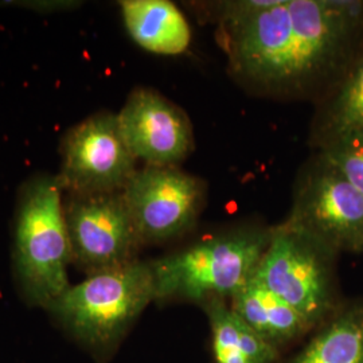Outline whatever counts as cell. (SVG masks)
I'll return each mask as SVG.
<instances>
[{"label": "cell", "instance_id": "cell-2", "mask_svg": "<svg viewBox=\"0 0 363 363\" xmlns=\"http://www.w3.org/2000/svg\"><path fill=\"white\" fill-rule=\"evenodd\" d=\"M156 300L151 261L89 274L49 306L58 323L97 357L116 350L128 330Z\"/></svg>", "mask_w": 363, "mask_h": 363}, {"label": "cell", "instance_id": "cell-17", "mask_svg": "<svg viewBox=\"0 0 363 363\" xmlns=\"http://www.w3.org/2000/svg\"><path fill=\"white\" fill-rule=\"evenodd\" d=\"M23 4H28L33 10L38 11H55V10H65V9H73L76 7V1H22Z\"/></svg>", "mask_w": 363, "mask_h": 363}, {"label": "cell", "instance_id": "cell-14", "mask_svg": "<svg viewBox=\"0 0 363 363\" xmlns=\"http://www.w3.org/2000/svg\"><path fill=\"white\" fill-rule=\"evenodd\" d=\"M286 363H363V301L340 303Z\"/></svg>", "mask_w": 363, "mask_h": 363}, {"label": "cell", "instance_id": "cell-1", "mask_svg": "<svg viewBox=\"0 0 363 363\" xmlns=\"http://www.w3.org/2000/svg\"><path fill=\"white\" fill-rule=\"evenodd\" d=\"M359 3L274 0L222 26L230 67L259 89L295 91L333 70L358 21Z\"/></svg>", "mask_w": 363, "mask_h": 363}, {"label": "cell", "instance_id": "cell-12", "mask_svg": "<svg viewBox=\"0 0 363 363\" xmlns=\"http://www.w3.org/2000/svg\"><path fill=\"white\" fill-rule=\"evenodd\" d=\"M229 306L259 337L279 350L312 330L298 312L255 277L234 294Z\"/></svg>", "mask_w": 363, "mask_h": 363}, {"label": "cell", "instance_id": "cell-13", "mask_svg": "<svg viewBox=\"0 0 363 363\" xmlns=\"http://www.w3.org/2000/svg\"><path fill=\"white\" fill-rule=\"evenodd\" d=\"M208 315L216 363H274L280 350L252 330L228 300L211 298L201 306Z\"/></svg>", "mask_w": 363, "mask_h": 363}, {"label": "cell", "instance_id": "cell-16", "mask_svg": "<svg viewBox=\"0 0 363 363\" xmlns=\"http://www.w3.org/2000/svg\"><path fill=\"white\" fill-rule=\"evenodd\" d=\"M320 156L363 194V130H346L327 139Z\"/></svg>", "mask_w": 363, "mask_h": 363}, {"label": "cell", "instance_id": "cell-5", "mask_svg": "<svg viewBox=\"0 0 363 363\" xmlns=\"http://www.w3.org/2000/svg\"><path fill=\"white\" fill-rule=\"evenodd\" d=\"M337 253L286 222L271 229L255 279L316 330L337 311Z\"/></svg>", "mask_w": 363, "mask_h": 363}, {"label": "cell", "instance_id": "cell-4", "mask_svg": "<svg viewBox=\"0 0 363 363\" xmlns=\"http://www.w3.org/2000/svg\"><path fill=\"white\" fill-rule=\"evenodd\" d=\"M269 235L271 229L233 230L152 259L156 300H230L255 276Z\"/></svg>", "mask_w": 363, "mask_h": 363}, {"label": "cell", "instance_id": "cell-15", "mask_svg": "<svg viewBox=\"0 0 363 363\" xmlns=\"http://www.w3.org/2000/svg\"><path fill=\"white\" fill-rule=\"evenodd\" d=\"M351 130H363V55L351 69L327 111L325 140Z\"/></svg>", "mask_w": 363, "mask_h": 363}, {"label": "cell", "instance_id": "cell-6", "mask_svg": "<svg viewBox=\"0 0 363 363\" xmlns=\"http://www.w3.org/2000/svg\"><path fill=\"white\" fill-rule=\"evenodd\" d=\"M61 156L55 181L69 195L121 193L138 171L112 112L91 115L67 130Z\"/></svg>", "mask_w": 363, "mask_h": 363}, {"label": "cell", "instance_id": "cell-18", "mask_svg": "<svg viewBox=\"0 0 363 363\" xmlns=\"http://www.w3.org/2000/svg\"><path fill=\"white\" fill-rule=\"evenodd\" d=\"M362 253H363V252H362Z\"/></svg>", "mask_w": 363, "mask_h": 363}, {"label": "cell", "instance_id": "cell-11", "mask_svg": "<svg viewBox=\"0 0 363 363\" xmlns=\"http://www.w3.org/2000/svg\"><path fill=\"white\" fill-rule=\"evenodd\" d=\"M127 31L147 52L177 55L191 42V28L181 10L167 0L120 1Z\"/></svg>", "mask_w": 363, "mask_h": 363}, {"label": "cell", "instance_id": "cell-10", "mask_svg": "<svg viewBox=\"0 0 363 363\" xmlns=\"http://www.w3.org/2000/svg\"><path fill=\"white\" fill-rule=\"evenodd\" d=\"M117 120L132 155L145 166L177 167L194 148L186 112L154 89L130 91Z\"/></svg>", "mask_w": 363, "mask_h": 363}, {"label": "cell", "instance_id": "cell-9", "mask_svg": "<svg viewBox=\"0 0 363 363\" xmlns=\"http://www.w3.org/2000/svg\"><path fill=\"white\" fill-rule=\"evenodd\" d=\"M123 195L143 245L160 244L194 226L205 186L177 167L145 166L135 172Z\"/></svg>", "mask_w": 363, "mask_h": 363}, {"label": "cell", "instance_id": "cell-3", "mask_svg": "<svg viewBox=\"0 0 363 363\" xmlns=\"http://www.w3.org/2000/svg\"><path fill=\"white\" fill-rule=\"evenodd\" d=\"M13 273L31 307L49 308L70 286L72 264L62 190L55 177L38 175L23 184L13 228Z\"/></svg>", "mask_w": 363, "mask_h": 363}, {"label": "cell", "instance_id": "cell-7", "mask_svg": "<svg viewBox=\"0 0 363 363\" xmlns=\"http://www.w3.org/2000/svg\"><path fill=\"white\" fill-rule=\"evenodd\" d=\"M72 264L86 276L138 261L143 242L123 191L67 195L64 202Z\"/></svg>", "mask_w": 363, "mask_h": 363}, {"label": "cell", "instance_id": "cell-8", "mask_svg": "<svg viewBox=\"0 0 363 363\" xmlns=\"http://www.w3.org/2000/svg\"><path fill=\"white\" fill-rule=\"evenodd\" d=\"M286 223L339 252H363V194L322 156L298 181Z\"/></svg>", "mask_w": 363, "mask_h": 363}]
</instances>
